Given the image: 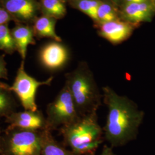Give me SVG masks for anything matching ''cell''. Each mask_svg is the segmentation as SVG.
<instances>
[{
	"label": "cell",
	"instance_id": "cell-1",
	"mask_svg": "<svg viewBox=\"0 0 155 155\" xmlns=\"http://www.w3.org/2000/svg\"><path fill=\"white\" fill-rule=\"evenodd\" d=\"M103 102L108 112L103 128L104 139L111 147H122L136 138L144 113L127 96L120 95L109 86L102 87Z\"/></svg>",
	"mask_w": 155,
	"mask_h": 155
},
{
	"label": "cell",
	"instance_id": "cell-2",
	"mask_svg": "<svg viewBox=\"0 0 155 155\" xmlns=\"http://www.w3.org/2000/svg\"><path fill=\"white\" fill-rule=\"evenodd\" d=\"M59 131L63 144L75 155H95L104 139L97 112L80 117L75 121L59 128Z\"/></svg>",
	"mask_w": 155,
	"mask_h": 155
},
{
	"label": "cell",
	"instance_id": "cell-3",
	"mask_svg": "<svg viewBox=\"0 0 155 155\" xmlns=\"http://www.w3.org/2000/svg\"><path fill=\"white\" fill-rule=\"evenodd\" d=\"M65 84L68 89L80 116L97 112L103 101L93 75L84 64L65 75Z\"/></svg>",
	"mask_w": 155,
	"mask_h": 155
},
{
	"label": "cell",
	"instance_id": "cell-4",
	"mask_svg": "<svg viewBox=\"0 0 155 155\" xmlns=\"http://www.w3.org/2000/svg\"><path fill=\"white\" fill-rule=\"evenodd\" d=\"M45 130L8 127L2 134L1 155H41Z\"/></svg>",
	"mask_w": 155,
	"mask_h": 155
},
{
	"label": "cell",
	"instance_id": "cell-5",
	"mask_svg": "<svg viewBox=\"0 0 155 155\" xmlns=\"http://www.w3.org/2000/svg\"><path fill=\"white\" fill-rule=\"evenodd\" d=\"M47 127L50 131L75 121L80 118L75 104L66 85L50 103L46 109Z\"/></svg>",
	"mask_w": 155,
	"mask_h": 155
},
{
	"label": "cell",
	"instance_id": "cell-6",
	"mask_svg": "<svg viewBox=\"0 0 155 155\" xmlns=\"http://www.w3.org/2000/svg\"><path fill=\"white\" fill-rule=\"evenodd\" d=\"M53 78L51 77L46 81H38L25 71L24 61H22L12 85L9 86L4 83V86L8 90L15 93L25 110L35 111L38 110L36 103L38 90L41 86H50Z\"/></svg>",
	"mask_w": 155,
	"mask_h": 155
},
{
	"label": "cell",
	"instance_id": "cell-7",
	"mask_svg": "<svg viewBox=\"0 0 155 155\" xmlns=\"http://www.w3.org/2000/svg\"><path fill=\"white\" fill-rule=\"evenodd\" d=\"M0 7L8 12L15 22L32 25L40 11L38 0H1Z\"/></svg>",
	"mask_w": 155,
	"mask_h": 155
},
{
	"label": "cell",
	"instance_id": "cell-8",
	"mask_svg": "<svg viewBox=\"0 0 155 155\" xmlns=\"http://www.w3.org/2000/svg\"><path fill=\"white\" fill-rule=\"evenodd\" d=\"M8 127L29 130L47 129L46 117L40 110L14 111L5 118Z\"/></svg>",
	"mask_w": 155,
	"mask_h": 155
},
{
	"label": "cell",
	"instance_id": "cell-9",
	"mask_svg": "<svg viewBox=\"0 0 155 155\" xmlns=\"http://www.w3.org/2000/svg\"><path fill=\"white\" fill-rule=\"evenodd\" d=\"M68 59V52L65 46L59 42L45 45L40 53L41 64L50 70H56L64 66Z\"/></svg>",
	"mask_w": 155,
	"mask_h": 155
},
{
	"label": "cell",
	"instance_id": "cell-10",
	"mask_svg": "<svg viewBox=\"0 0 155 155\" xmlns=\"http://www.w3.org/2000/svg\"><path fill=\"white\" fill-rule=\"evenodd\" d=\"M11 33L16 44L17 51L18 52L22 61H24L28 45L36 44L33 27L29 25L18 24L11 29Z\"/></svg>",
	"mask_w": 155,
	"mask_h": 155
},
{
	"label": "cell",
	"instance_id": "cell-11",
	"mask_svg": "<svg viewBox=\"0 0 155 155\" xmlns=\"http://www.w3.org/2000/svg\"><path fill=\"white\" fill-rule=\"evenodd\" d=\"M132 28L127 23L119 21H111L102 24L101 33L102 37L113 44H117L127 39Z\"/></svg>",
	"mask_w": 155,
	"mask_h": 155
},
{
	"label": "cell",
	"instance_id": "cell-12",
	"mask_svg": "<svg viewBox=\"0 0 155 155\" xmlns=\"http://www.w3.org/2000/svg\"><path fill=\"white\" fill-rule=\"evenodd\" d=\"M55 24L54 18L45 15L38 17L32 25L35 36L51 38L57 42H61V37L56 33Z\"/></svg>",
	"mask_w": 155,
	"mask_h": 155
},
{
	"label": "cell",
	"instance_id": "cell-13",
	"mask_svg": "<svg viewBox=\"0 0 155 155\" xmlns=\"http://www.w3.org/2000/svg\"><path fill=\"white\" fill-rule=\"evenodd\" d=\"M153 11L152 5L146 2L127 4L124 8V15L131 22H140L150 18Z\"/></svg>",
	"mask_w": 155,
	"mask_h": 155
},
{
	"label": "cell",
	"instance_id": "cell-14",
	"mask_svg": "<svg viewBox=\"0 0 155 155\" xmlns=\"http://www.w3.org/2000/svg\"><path fill=\"white\" fill-rule=\"evenodd\" d=\"M41 155H75L71 150H68L64 144L58 142L51 134V131L46 129L45 141Z\"/></svg>",
	"mask_w": 155,
	"mask_h": 155
},
{
	"label": "cell",
	"instance_id": "cell-15",
	"mask_svg": "<svg viewBox=\"0 0 155 155\" xmlns=\"http://www.w3.org/2000/svg\"><path fill=\"white\" fill-rule=\"evenodd\" d=\"M17 106L12 91L6 88L4 83L0 82V119L16 111Z\"/></svg>",
	"mask_w": 155,
	"mask_h": 155
},
{
	"label": "cell",
	"instance_id": "cell-16",
	"mask_svg": "<svg viewBox=\"0 0 155 155\" xmlns=\"http://www.w3.org/2000/svg\"><path fill=\"white\" fill-rule=\"evenodd\" d=\"M40 12L43 15L54 18H59L66 14V8L60 0H40L39 1Z\"/></svg>",
	"mask_w": 155,
	"mask_h": 155
},
{
	"label": "cell",
	"instance_id": "cell-17",
	"mask_svg": "<svg viewBox=\"0 0 155 155\" xmlns=\"http://www.w3.org/2000/svg\"><path fill=\"white\" fill-rule=\"evenodd\" d=\"M0 50L12 55L17 51L16 46L8 24L0 25Z\"/></svg>",
	"mask_w": 155,
	"mask_h": 155
},
{
	"label": "cell",
	"instance_id": "cell-18",
	"mask_svg": "<svg viewBox=\"0 0 155 155\" xmlns=\"http://www.w3.org/2000/svg\"><path fill=\"white\" fill-rule=\"evenodd\" d=\"M101 2L97 0H79L77 5L79 10L90 17L94 20L98 21L97 12Z\"/></svg>",
	"mask_w": 155,
	"mask_h": 155
},
{
	"label": "cell",
	"instance_id": "cell-19",
	"mask_svg": "<svg viewBox=\"0 0 155 155\" xmlns=\"http://www.w3.org/2000/svg\"><path fill=\"white\" fill-rule=\"evenodd\" d=\"M98 21L103 23L116 20V14L110 5L101 2L97 12Z\"/></svg>",
	"mask_w": 155,
	"mask_h": 155
},
{
	"label": "cell",
	"instance_id": "cell-20",
	"mask_svg": "<svg viewBox=\"0 0 155 155\" xmlns=\"http://www.w3.org/2000/svg\"><path fill=\"white\" fill-rule=\"evenodd\" d=\"M11 21H14L13 17L2 7H0V25L8 24Z\"/></svg>",
	"mask_w": 155,
	"mask_h": 155
},
{
	"label": "cell",
	"instance_id": "cell-21",
	"mask_svg": "<svg viewBox=\"0 0 155 155\" xmlns=\"http://www.w3.org/2000/svg\"><path fill=\"white\" fill-rule=\"evenodd\" d=\"M0 79H8V72L5 60V55L0 56Z\"/></svg>",
	"mask_w": 155,
	"mask_h": 155
},
{
	"label": "cell",
	"instance_id": "cell-22",
	"mask_svg": "<svg viewBox=\"0 0 155 155\" xmlns=\"http://www.w3.org/2000/svg\"><path fill=\"white\" fill-rule=\"evenodd\" d=\"M100 155H117L114 153L113 150V148L109 147L107 145H105L103 147L102 151Z\"/></svg>",
	"mask_w": 155,
	"mask_h": 155
},
{
	"label": "cell",
	"instance_id": "cell-23",
	"mask_svg": "<svg viewBox=\"0 0 155 155\" xmlns=\"http://www.w3.org/2000/svg\"><path fill=\"white\" fill-rule=\"evenodd\" d=\"M127 4H130V3H136V2H146L147 0H125Z\"/></svg>",
	"mask_w": 155,
	"mask_h": 155
},
{
	"label": "cell",
	"instance_id": "cell-24",
	"mask_svg": "<svg viewBox=\"0 0 155 155\" xmlns=\"http://www.w3.org/2000/svg\"><path fill=\"white\" fill-rule=\"evenodd\" d=\"M2 134L0 131V155H2Z\"/></svg>",
	"mask_w": 155,
	"mask_h": 155
},
{
	"label": "cell",
	"instance_id": "cell-25",
	"mask_svg": "<svg viewBox=\"0 0 155 155\" xmlns=\"http://www.w3.org/2000/svg\"><path fill=\"white\" fill-rule=\"evenodd\" d=\"M60 1H61V2H64V1H65L66 0H60Z\"/></svg>",
	"mask_w": 155,
	"mask_h": 155
},
{
	"label": "cell",
	"instance_id": "cell-26",
	"mask_svg": "<svg viewBox=\"0 0 155 155\" xmlns=\"http://www.w3.org/2000/svg\"><path fill=\"white\" fill-rule=\"evenodd\" d=\"M114 1H116V0H114Z\"/></svg>",
	"mask_w": 155,
	"mask_h": 155
},
{
	"label": "cell",
	"instance_id": "cell-27",
	"mask_svg": "<svg viewBox=\"0 0 155 155\" xmlns=\"http://www.w3.org/2000/svg\"><path fill=\"white\" fill-rule=\"evenodd\" d=\"M0 1H1V0H0Z\"/></svg>",
	"mask_w": 155,
	"mask_h": 155
}]
</instances>
